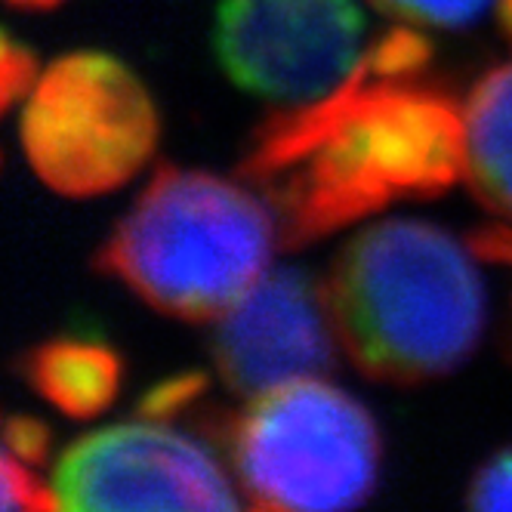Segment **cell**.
<instances>
[{
	"instance_id": "obj_1",
	"label": "cell",
	"mask_w": 512,
	"mask_h": 512,
	"mask_svg": "<svg viewBox=\"0 0 512 512\" xmlns=\"http://www.w3.org/2000/svg\"><path fill=\"white\" fill-rule=\"evenodd\" d=\"M426 44L392 31L352 78L303 105H281L256 130L238 179L260 195L281 247H303L395 201L429 198L463 176V108L411 84Z\"/></svg>"
},
{
	"instance_id": "obj_2",
	"label": "cell",
	"mask_w": 512,
	"mask_h": 512,
	"mask_svg": "<svg viewBox=\"0 0 512 512\" xmlns=\"http://www.w3.org/2000/svg\"><path fill=\"white\" fill-rule=\"evenodd\" d=\"M324 300L349 361L380 383L445 377L482 340L485 287L475 260L420 219L361 229L337 253Z\"/></svg>"
},
{
	"instance_id": "obj_3",
	"label": "cell",
	"mask_w": 512,
	"mask_h": 512,
	"mask_svg": "<svg viewBox=\"0 0 512 512\" xmlns=\"http://www.w3.org/2000/svg\"><path fill=\"white\" fill-rule=\"evenodd\" d=\"M278 226L247 182L161 167L96 253L152 309L216 321L269 269Z\"/></svg>"
},
{
	"instance_id": "obj_4",
	"label": "cell",
	"mask_w": 512,
	"mask_h": 512,
	"mask_svg": "<svg viewBox=\"0 0 512 512\" xmlns=\"http://www.w3.org/2000/svg\"><path fill=\"white\" fill-rule=\"evenodd\" d=\"M229 448L238 485L256 509H352L377 485L374 417L321 377L250 395Z\"/></svg>"
},
{
	"instance_id": "obj_5",
	"label": "cell",
	"mask_w": 512,
	"mask_h": 512,
	"mask_svg": "<svg viewBox=\"0 0 512 512\" xmlns=\"http://www.w3.org/2000/svg\"><path fill=\"white\" fill-rule=\"evenodd\" d=\"M22 152L44 186L65 198L121 189L158 142L145 84L108 53H68L34 81L22 108Z\"/></svg>"
},
{
	"instance_id": "obj_6",
	"label": "cell",
	"mask_w": 512,
	"mask_h": 512,
	"mask_svg": "<svg viewBox=\"0 0 512 512\" xmlns=\"http://www.w3.org/2000/svg\"><path fill=\"white\" fill-rule=\"evenodd\" d=\"M213 50L241 90L278 105L334 93L368 53L355 0H219Z\"/></svg>"
},
{
	"instance_id": "obj_7",
	"label": "cell",
	"mask_w": 512,
	"mask_h": 512,
	"mask_svg": "<svg viewBox=\"0 0 512 512\" xmlns=\"http://www.w3.org/2000/svg\"><path fill=\"white\" fill-rule=\"evenodd\" d=\"M62 509H238L226 472L189 435L161 423H118L84 435L53 472Z\"/></svg>"
},
{
	"instance_id": "obj_8",
	"label": "cell",
	"mask_w": 512,
	"mask_h": 512,
	"mask_svg": "<svg viewBox=\"0 0 512 512\" xmlns=\"http://www.w3.org/2000/svg\"><path fill=\"white\" fill-rule=\"evenodd\" d=\"M337 343L324 284L303 269H266L216 318L210 352L229 389L260 395L290 380L327 374Z\"/></svg>"
},
{
	"instance_id": "obj_9",
	"label": "cell",
	"mask_w": 512,
	"mask_h": 512,
	"mask_svg": "<svg viewBox=\"0 0 512 512\" xmlns=\"http://www.w3.org/2000/svg\"><path fill=\"white\" fill-rule=\"evenodd\" d=\"M463 176L485 210L512 223V62L488 71L463 105Z\"/></svg>"
},
{
	"instance_id": "obj_10",
	"label": "cell",
	"mask_w": 512,
	"mask_h": 512,
	"mask_svg": "<svg viewBox=\"0 0 512 512\" xmlns=\"http://www.w3.org/2000/svg\"><path fill=\"white\" fill-rule=\"evenodd\" d=\"M22 374L56 411L68 417H96L121 389V358L99 340L56 337L25 352Z\"/></svg>"
},
{
	"instance_id": "obj_11",
	"label": "cell",
	"mask_w": 512,
	"mask_h": 512,
	"mask_svg": "<svg viewBox=\"0 0 512 512\" xmlns=\"http://www.w3.org/2000/svg\"><path fill=\"white\" fill-rule=\"evenodd\" d=\"M383 13L429 28H463L479 19L491 0H371Z\"/></svg>"
},
{
	"instance_id": "obj_12",
	"label": "cell",
	"mask_w": 512,
	"mask_h": 512,
	"mask_svg": "<svg viewBox=\"0 0 512 512\" xmlns=\"http://www.w3.org/2000/svg\"><path fill=\"white\" fill-rule=\"evenodd\" d=\"M466 503L482 512L512 509V448L497 451L479 472L472 475Z\"/></svg>"
},
{
	"instance_id": "obj_13",
	"label": "cell",
	"mask_w": 512,
	"mask_h": 512,
	"mask_svg": "<svg viewBox=\"0 0 512 512\" xmlns=\"http://www.w3.org/2000/svg\"><path fill=\"white\" fill-rule=\"evenodd\" d=\"M59 497L56 488L41 482L28 469V463L16 460L13 454H4V509H56Z\"/></svg>"
},
{
	"instance_id": "obj_14",
	"label": "cell",
	"mask_w": 512,
	"mask_h": 512,
	"mask_svg": "<svg viewBox=\"0 0 512 512\" xmlns=\"http://www.w3.org/2000/svg\"><path fill=\"white\" fill-rule=\"evenodd\" d=\"M4 438H7V454H13L28 466L44 463L50 454V429L34 417H10Z\"/></svg>"
},
{
	"instance_id": "obj_15",
	"label": "cell",
	"mask_w": 512,
	"mask_h": 512,
	"mask_svg": "<svg viewBox=\"0 0 512 512\" xmlns=\"http://www.w3.org/2000/svg\"><path fill=\"white\" fill-rule=\"evenodd\" d=\"M34 59L28 50H22L10 34L4 38V71H0V93H4V105L10 108L19 96H28L34 87Z\"/></svg>"
},
{
	"instance_id": "obj_16",
	"label": "cell",
	"mask_w": 512,
	"mask_h": 512,
	"mask_svg": "<svg viewBox=\"0 0 512 512\" xmlns=\"http://www.w3.org/2000/svg\"><path fill=\"white\" fill-rule=\"evenodd\" d=\"M475 247H479L485 256H497V260L512 263V229H491V232L479 235Z\"/></svg>"
},
{
	"instance_id": "obj_17",
	"label": "cell",
	"mask_w": 512,
	"mask_h": 512,
	"mask_svg": "<svg viewBox=\"0 0 512 512\" xmlns=\"http://www.w3.org/2000/svg\"><path fill=\"white\" fill-rule=\"evenodd\" d=\"M10 4L19 10H53L56 4H62V0H10Z\"/></svg>"
},
{
	"instance_id": "obj_18",
	"label": "cell",
	"mask_w": 512,
	"mask_h": 512,
	"mask_svg": "<svg viewBox=\"0 0 512 512\" xmlns=\"http://www.w3.org/2000/svg\"><path fill=\"white\" fill-rule=\"evenodd\" d=\"M500 22H503V28L509 31V38H512V0H503V4H500Z\"/></svg>"
}]
</instances>
